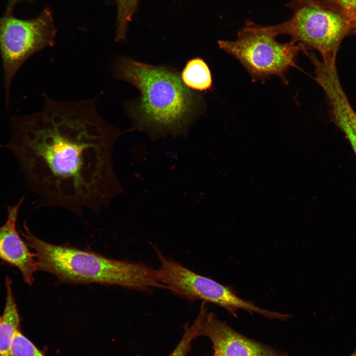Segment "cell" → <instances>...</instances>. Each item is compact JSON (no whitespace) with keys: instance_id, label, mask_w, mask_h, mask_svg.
Wrapping results in <instances>:
<instances>
[{"instance_id":"obj_20","label":"cell","mask_w":356,"mask_h":356,"mask_svg":"<svg viewBox=\"0 0 356 356\" xmlns=\"http://www.w3.org/2000/svg\"></svg>"},{"instance_id":"obj_13","label":"cell","mask_w":356,"mask_h":356,"mask_svg":"<svg viewBox=\"0 0 356 356\" xmlns=\"http://www.w3.org/2000/svg\"><path fill=\"white\" fill-rule=\"evenodd\" d=\"M203 311L202 304L200 312L191 324L188 323L183 326V333L178 343L168 356H187L190 352L192 343L199 337V331Z\"/></svg>"},{"instance_id":"obj_12","label":"cell","mask_w":356,"mask_h":356,"mask_svg":"<svg viewBox=\"0 0 356 356\" xmlns=\"http://www.w3.org/2000/svg\"><path fill=\"white\" fill-rule=\"evenodd\" d=\"M181 78L188 88L195 90L207 91L212 87V77L209 66L199 57L187 62L182 71Z\"/></svg>"},{"instance_id":"obj_8","label":"cell","mask_w":356,"mask_h":356,"mask_svg":"<svg viewBox=\"0 0 356 356\" xmlns=\"http://www.w3.org/2000/svg\"><path fill=\"white\" fill-rule=\"evenodd\" d=\"M199 336L206 337L211 341L214 350L212 356H290L241 334L214 312H208L205 303Z\"/></svg>"},{"instance_id":"obj_19","label":"cell","mask_w":356,"mask_h":356,"mask_svg":"<svg viewBox=\"0 0 356 356\" xmlns=\"http://www.w3.org/2000/svg\"><path fill=\"white\" fill-rule=\"evenodd\" d=\"M21 0H8L5 14H12L14 6Z\"/></svg>"},{"instance_id":"obj_17","label":"cell","mask_w":356,"mask_h":356,"mask_svg":"<svg viewBox=\"0 0 356 356\" xmlns=\"http://www.w3.org/2000/svg\"><path fill=\"white\" fill-rule=\"evenodd\" d=\"M344 15L350 23L351 27L356 29V9H344Z\"/></svg>"},{"instance_id":"obj_15","label":"cell","mask_w":356,"mask_h":356,"mask_svg":"<svg viewBox=\"0 0 356 356\" xmlns=\"http://www.w3.org/2000/svg\"><path fill=\"white\" fill-rule=\"evenodd\" d=\"M117 6V27L120 29L128 27L126 15V0H116Z\"/></svg>"},{"instance_id":"obj_9","label":"cell","mask_w":356,"mask_h":356,"mask_svg":"<svg viewBox=\"0 0 356 356\" xmlns=\"http://www.w3.org/2000/svg\"><path fill=\"white\" fill-rule=\"evenodd\" d=\"M24 198L14 205L7 206V220L0 226V260L16 267L21 272L25 282L31 286L34 273L38 269L35 253H32L16 229L19 209Z\"/></svg>"},{"instance_id":"obj_11","label":"cell","mask_w":356,"mask_h":356,"mask_svg":"<svg viewBox=\"0 0 356 356\" xmlns=\"http://www.w3.org/2000/svg\"><path fill=\"white\" fill-rule=\"evenodd\" d=\"M329 107L332 121L346 135L356 156V113L347 96L336 97Z\"/></svg>"},{"instance_id":"obj_4","label":"cell","mask_w":356,"mask_h":356,"mask_svg":"<svg viewBox=\"0 0 356 356\" xmlns=\"http://www.w3.org/2000/svg\"><path fill=\"white\" fill-rule=\"evenodd\" d=\"M275 37L267 26L248 20L238 31L235 40L218 43L221 49L239 61L253 82L265 81L275 76L286 83L285 74L290 68L300 70L296 58L300 51L306 49L292 40L279 43Z\"/></svg>"},{"instance_id":"obj_2","label":"cell","mask_w":356,"mask_h":356,"mask_svg":"<svg viewBox=\"0 0 356 356\" xmlns=\"http://www.w3.org/2000/svg\"><path fill=\"white\" fill-rule=\"evenodd\" d=\"M115 77L138 89L140 96L126 107L136 129L153 137L183 133L197 109L198 98L174 69L122 57L114 64Z\"/></svg>"},{"instance_id":"obj_18","label":"cell","mask_w":356,"mask_h":356,"mask_svg":"<svg viewBox=\"0 0 356 356\" xmlns=\"http://www.w3.org/2000/svg\"><path fill=\"white\" fill-rule=\"evenodd\" d=\"M342 6L344 9H356V0H331Z\"/></svg>"},{"instance_id":"obj_3","label":"cell","mask_w":356,"mask_h":356,"mask_svg":"<svg viewBox=\"0 0 356 356\" xmlns=\"http://www.w3.org/2000/svg\"><path fill=\"white\" fill-rule=\"evenodd\" d=\"M23 228L21 235L35 251L38 270L54 274L60 282L115 285L146 293L166 289L157 269L145 264L46 242L34 235L26 222Z\"/></svg>"},{"instance_id":"obj_14","label":"cell","mask_w":356,"mask_h":356,"mask_svg":"<svg viewBox=\"0 0 356 356\" xmlns=\"http://www.w3.org/2000/svg\"><path fill=\"white\" fill-rule=\"evenodd\" d=\"M10 356H45L20 330L16 333L10 350Z\"/></svg>"},{"instance_id":"obj_6","label":"cell","mask_w":356,"mask_h":356,"mask_svg":"<svg viewBox=\"0 0 356 356\" xmlns=\"http://www.w3.org/2000/svg\"><path fill=\"white\" fill-rule=\"evenodd\" d=\"M153 248L159 260L157 269L160 281L172 293L189 301L201 300L220 306L236 317L239 309L259 313L270 319L284 320L286 314L257 307L240 298L230 287L200 275L178 262L166 257L156 247Z\"/></svg>"},{"instance_id":"obj_5","label":"cell","mask_w":356,"mask_h":356,"mask_svg":"<svg viewBox=\"0 0 356 356\" xmlns=\"http://www.w3.org/2000/svg\"><path fill=\"white\" fill-rule=\"evenodd\" d=\"M292 17L282 23L267 26L275 36L287 34L304 46L314 49L322 59L336 58L341 41L351 27L344 15L333 11L316 0H292L287 4Z\"/></svg>"},{"instance_id":"obj_10","label":"cell","mask_w":356,"mask_h":356,"mask_svg":"<svg viewBox=\"0 0 356 356\" xmlns=\"http://www.w3.org/2000/svg\"><path fill=\"white\" fill-rule=\"evenodd\" d=\"M12 280L7 276L5 286L6 301L0 315V356H10V348L16 332L21 329V319L12 293Z\"/></svg>"},{"instance_id":"obj_1","label":"cell","mask_w":356,"mask_h":356,"mask_svg":"<svg viewBox=\"0 0 356 356\" xmlns=\"http://www.w3.org/2000/svg\"><path fill=\"white\" fill-rule=\"evenodd\" d=\"M44 96L41 110L11 118L4 147L41 204L98 213L123 192L112 153L127 131L106 122L94 99L67 102Z\"/></svg>"},{"instance_id":"obj_7","label":"cell","mask_w":356,"mask_h":356,"mask_svg":"<svg viewBox=\"0 0 356 356\" xmlns=\"http://www.w3.org/2000/svg\"><path fill=\"white\" fill-rule=\"evenodd\" d=\"M56 33L52 13L48 8L31 19H18L12 14H5L0 18V53L7 105L10 86L18 69L32 55L52 46Z\"/></svg>"},{"instance_id":"obj_16","label":"cell","mask_w":356,"mask_h":356,"mask_svg":"<svg viewBox=\"0 0 356 356\" xmlns=\"http://www.w3.org/2000/svg\"><path fill=\"white\" fill-rule=\"evenodd\" d=\"M139 0H126L127 19L129 22L132 20L138 6Z\"/></svg>"}]
</instances>
